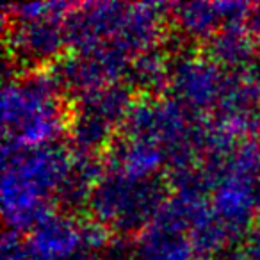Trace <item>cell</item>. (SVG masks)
Here are the masks:
<instances>
[]
</instances>
